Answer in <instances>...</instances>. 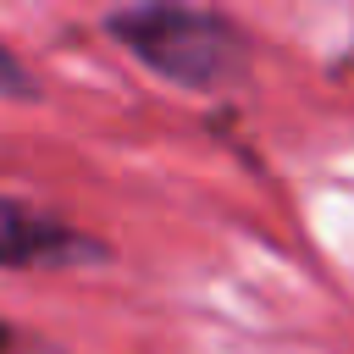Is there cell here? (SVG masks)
Instances as JSON below:
<instances>
[{
  "mask_svg": "<svg viewBox=\"0 0 354 354\" xmlns=\"http://www.w3.org/2000/svg\"><path fill=\"white\" fill-rule=\"evenodd\" d=\"M105 33L155 77L210 94L249 72V33L205 6H122L105 17Z\"/></svg>",
  "mask_w": 354,
  "mask_h": 354,
  "instance_id": "obj_1",
  "label": "cell"
},
{
  "mask_svg": "<svg viewBox=\"0 0 354 354\" xmlns=\"http://www.w3.org/2000/svg\"><path fill=\"white\" fill-rule=\"evenodd\" d=\"M105 238L83 232L77 221L0 194V271H61V266H94L105 260Z\"/></svg>",
  "mask_w": 354,
  "mask_h": 354,
  "instance_id": "obj_2",
  "label": "cell"
},
{
  "mask_svg": "<svg viewBox=\"0 0 354 354\" xmlns=\"http://www.w3.org/2000/svg\"><path fill=\"white\" fill-rule=\"evenodd\" d=\"M39 88H33V72L0 44V100H33Z\"/></svg>",
  "mask_w": 354,
  "mask_h": 354,
  "instance_id": "obj_3",
  "label": "cell"
},
{
  "mask_svg": "<svg viewBox=\"0 0 354 354\" xmlns=\"http://www.w3.org/2000/svg\"><path fill=\"white\" fill-rule=\"evenodd\" d=\"M0 354H17V332H11L6 321H0Z\"/></svg>",
  "mask_w": 354,
  "mask_h": 354,
  "instance_id": "obj_4",
  "label": "cell"
}]
</instances>
